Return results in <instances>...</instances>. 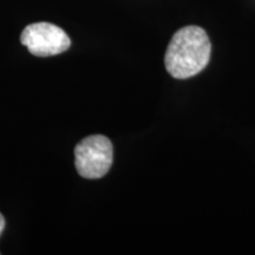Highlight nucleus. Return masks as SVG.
Segmentation results:
<instances>
[{"label":"nucleus","mask_w":255,"mask_h":255,"mask_svg":"<svg viewBox=\"0 0 255 255\" xmlns=\"http://www.w3.org/2000/svg\"><path fill=\"white\" fill-rule=\"evenodd\" d=\"M4 229H5V218L2 216L1 213H0V235L2 234Z\"/></svg>","instance_id":"obj_4"},{"label":"nucleus","mask_w":255,"mask_h":255,"mask_svg":"<svg viewBox=\"0 0 255 255\" xmlns=\"http://www.w3.org/2000/svg\"><path fill=\"white\" fill-rule=\"evenodd\" d=\"M114 149L110 139L103 135L85 137L75 148V165L82 177L95 180L110 170Z\"/></svg>","instance_id":"obj_2"},{"label":"nucleus","mask_w":255,"mask_h":255,"mask_svg":"<svg viewBox=\"0 0 255 255\" xmlns=\"http://www.w3.org/2000/svg\"><path fill=\"white\" fill-rule=\"evenodd\" d=\"M20 41L33 56L51 57L69 50L71 40L65 31L50 23H34L24 28Z\"/></svg>","instance_id":"obj_3"},{"label":"nucleus","mask_w":255,"mask_h":255,"mask_svg":"<svg viewBox=\"0 0 255 255\" xmlns=\"http://www.w3.org/2000/svg\"><path fill=\"white\" fill-rule=\"evenodd\" d=\"M210 51L206 31L199 26H186L178 30L169 43L164 57L165 68L174 78H190L206 68Z\"/></svg>","instance_id":"obj_1"}]
</instances>
